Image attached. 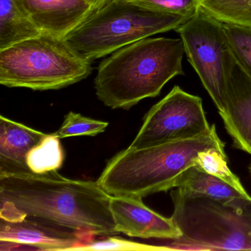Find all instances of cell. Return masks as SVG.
Instances as JSON below:
<instances>
[{"label": "cell", "instance_id": "6da1fadb", "mask_svg": "<svg viewBox=\"0 0 251 251\" xmlns=\"http://www.w3.org/2000/svg\"><path fill=\"white\" fill-rule=\"evenodd\" d=\"M111 195L97 181L73 180L58 170L0 173V219L33 218L92 236L117 234Z\"/></svg>", "mask_w": 251, "mask_h": 251}, {"label": "cell", "instance_id": "7a4b0ae2", "mask_svg": "<svg viewBox=\"0 0 251 251\" xmlns=\"http://www.w3.org/2000/svg\"><path fill=\"white\" fill-rule=\"evenodd\" d=\"M184 45L180 39L148 37L112 52L100 64L95 79L98 99L106 106L129 110L183 75Z\"/></svg>", "mask_w": 251, "mask_h": 251}, {"label": "cell", "instance_id": "3957f363", "mask_svg": "<svg viewBox=\"0 0 251 251\" xmlns=\"http://www.w3.org/2000/svg\"><path fill=\"white\" fill-rule=\"evenodd\" d=\"M225 151L215 126L209 134L142 149L127 148L108 161L98 182L111 196L143 198L177 186L201 151Z\"/></svg>", "mask_w": 251, "mask_h": 251}, {"label": "cell", "instance_id": "277c9868", "mask_svg": "<svg viewBox=\"0 0 251 251\" xmlns=\"http://www.w3.org/2000/svg\"><path fill=\"white\" fill-rule=\"evenodd\" d=\"M175 189L171 218L181 235L156 245L166 251H251V200L217 201Z\"/></svg>", "mask_w": 251, "mask_h": 251}, {"label": "cell", "instance_id": "5b68a950", "mask_svg": "<svg viewBox=\"0 0 251 251\" xmlns=\"http://www.w3.org/2000/svg\"><path fill=\"white\" fill-rule=\"evenodd\" d=\"M92 63L64 38L42 33L0 50V84L57 90L89 77Z\"/></svg>", "mask_w": 251, "mask_h": 251}, {"label": "cell", "instance_id": "8992f818", "mask_svg": "<svg viewBox=\"0 0 251 251\" xmlns=\"http://www.w3.org/2000/svg\"><path fill=\"white\" fill-rule=\"evenodd\" d=\"M189 17L112 0L90 14L64 39L90 61L158 33L175 30Z\"/></svg>", "mask_w": 251, "mask_h": 251}, {"label": "cell", "instance_id": "52a82bcc", "mask_svg": "<svg viewBox=\"0 0 251 251\" xmlns=\"http://www.w3.org/2000/svg\"><path fill=\"white\" fill-rule=\"evenodd\" d=\"M185 53L220 115L226 108V74L232 55L223 24L201 8L176 29Z\"/></svg>", "mask_w": 251, "mask_h": 251}, {"label": "cell", "instance_id": "ba28073f", "mask_svg": "<svg viewBox=\"0 0 251 251\" xmlns=\"http://www.w3.org/2000/svg\"><path fill=\"white\" fill-rule=\"evenodd\" d=\"M202 101L176 86L145 114L143 124L129 148L142 149L209 134Z\"/></svg>", "mask_w": 251, "mask_h": 251}, {"label": "cell", "instance_id": "9c48e42d", "mask_svg": "<svg viewBox=\"0 0 251 251\" xmlns=\"http://www.w3.org/2000/svg\"><path fill=\"white\" fill-rule=\"evenodd\" d=\"M95 239L33 218L20 221L0 219V251H73Z\"/></svg>", "mask_w": 251, "mask_h": 251}, {"label": "cell", "instance_id": "30bf717a", "mask_svg": "<svg viewBox=\"0 0 251 251\" xmlns=\"http://www.w3.org/2000/svg\"><path fill=\"white\" fill-rule=\"evenodd\" d=\"M233 146L251 155V75L232 52L226 74V108L220 115Z\"/></svg>", "mask_w": 251, "mask_h": 251}, {"label": "cell", "instance_id": "8fae6325", "mask_svg": "<svg viewBox=\"0 0 251 251\" xmlns=\"http://www.w3.org/2000/svg\"><path fill=\"white\" fill-rule=\"evenodd\" d=\"M110 208L116 230L142 239H174L181 232L170 218L147 206L142 198L111 196Z\"/></svg>", "mask_w": 251, "mask_h": 251}, {"label": "cell", "instance_id": "7c38bea8", "mask_svg": "<svg viewBox=\"0 0 251 251\" xmlns=\"http://www.w3.org/2000/svg\"><path fill=\"white\" fill-rule=\"evenodd\" d=\"M42 33L64 38L84 21L100 0H23Z\"/></svg>", "mask_w": 251, "mask_h": 251}, {"label": "cell", "instance_id": "4fadbf2b", "mask_svg": "<svg viewBox=\"0 0 251 251\" xmlns=\"http://www.w3.org/2000/svg\"><path fill=\"white\" fill-rule=\"evenodd\" d=\"M48 135L0 116V173L30 172L27 155Z\"/></svg>", "mask_w": 251, "mask_h": 251}, {"label": "cell", "instance_id": "5bb4252c", "mask_svg": "<svg viewBox=\"0 0 251 251\" xmlns=\"http://www.w3.org/2000/svg\"><path fill=\"white\" fill-rule=\"evenodd\" d=\"M42 33L23 0H0V50Z\"/></svg>", "mask_w": 251, "mask_h": 251}, {"label": "cell", "instance_id": "9a60e30c", "mask_svg": "<svg viewBox=\"0 0 251 251\" xmlns=\"http://www.w3.org/2000/svg\"><path fill=\"white\" fill-rule=\"evenodd\" d=\"M176 188L187 196L208 197L221 201L242 198L248 199L226 182L195 165L183 173Z\"/></svg>", "mask_w": 251, "mask_h": 251}, {"label": "cell", "instance_id": "2e32d148", "mask_svg": "<svg viewBox=\"0 0 251 251\" xmlns=\"http://www.w3.org/2000/svg\"><path fill=\"white\" fill-rule=\"evenodd\" d=\"M199 7L222 23L251 27V0H200Z\"/></svg>", "mask_w": 251, "mask_h": 251}, {"label": "cell", "instance_id": "e0dca14e", "mask_svg": "<svg viewBox=\"0 0 251 251\" xmlns=\"http://www.w3.org/2000/svg\"><path fill=\"white\" fill-rule=\"evenodd\" d=\"M64 160V150L60 139L54 133H48V136L29 152L27 164L30 172L44 173L59 170Z\"/></svg>", "mask_w": 251, "mask_h": 251}, {"label": "cell", "instance_id": "ac0fdd59", "mask_svg": "<svg viewBox=\"0 0 251 251\" xmlns=\"http://www.w3.org/2000/svg\"><path fill=\"white\" fill-rule=\"evenodd\" d=\"M195 166L208 174L215 176L217 178L234 188L248 199L251 197L248 195L240 180L235 176L227 166V155L225 151L217 149H209L201 151L195 158Z\"/></svg>", "mask_w": 251, "mask_h": 251}, {"label": "cell", "instance_id": "d6986e66", "mask_svg": "<svg viewBox=\"0 0 251 251\" xmlns=\"http://www.w3.org/2000/svg\"><path fill=\"white\" fill-rule=\"evenodd\" d=\"M108 126L106 122L94 120L70 111L64 117L61 127L53 133L60 139L71 136H95L103 133Z\"/></svg>", "mask_w": 251, "mask_h": 251}, {"label": "cell", "instance_id": "ffe728a7", "mask_svg": "<svg viewBox=\"0 0 251 251\" xmlns=\"http://www.w3.org/2000/svg\"><path fill=\"white\" fill-rule=\"evenodd\" d=\"M223 24L233 55L251 75V27Z\"/></svg>", "mask_w": 251, "mask_h": 251}, {"label": "cell", "instance_id": "44dd1931", "mask_svg": "<svg viewBox=\"0 0 251 251\" xmlns=\"http://www.w3.org/2000/svg\"><path fill=\"white\" fill-rule=\"evenodd\" d=\"M166 251L159 245H147L115 236H106L99 240L92 242L75 248L73 251Z\"/></svg>", "mask_w": 251, "mask_h": 251}, {"label": "cell", "instance_id": "7402d4cb", "mask_svg": "<svg viewBox=\"0 0 251 251\" xmlns=\"http://www.w3.org/2000/svg\"><path fill=\"white\" fill-rule=\"evenodd\" d=\"M133 2L148 9L191 18L199 8L200 0H136Z\"/></svg>", "mask_w": 251, "mask_h": 251}, {"label": "cell", "instance_id": "603a6c76", "mask_svg": "<svg viewBox=\"0 0 251 251\" xmlns=\"http://www.w3.org/2000/svg\"><path fill=\"white\" fill-rule=\"evenodd\" d=\"M112 0H100L99 2H98V5H97L96 8H95V11H96L97 10L100 8L101 7L105 5V4L108 3V2H111ZM125 1H129V2H133V1H136V0H125Z\"/></svg>", "mask_w": 251, "mask_h": 251}]
</instances>
